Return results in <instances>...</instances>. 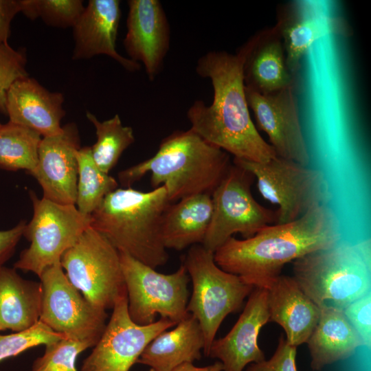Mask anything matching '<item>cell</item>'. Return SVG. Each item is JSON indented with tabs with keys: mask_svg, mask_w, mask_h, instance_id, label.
I'll use <instances>...</instances> for the list:
<instances>
[{
	"mask_svg": "<svg viewBox=\"0 0 371 371\" xmlns=\"http://www.w3.org/2000/svg\"><path fill=\"white\" fill-rule=\"evenodd\" d=\"M247 53L245 43L236 54L211 51L199 58L196 74L210 80L213 100L210 105L194 101L187 117L190 128L208 143L235 159L263 163L277 155L250 116L243 77Z\"/></svg>",
	"mask_w": 371,
	"mask_h": 371,
	"instance_id": "cell-1",
	"label": "cell"
},
{
	"mask_svg": "<svg viewBox=\"0 0 371 371\" xmlns=\"http://www.w3.org/2000/svg\"><path fill=\"white\" fill-rule=\"evenodd\" d=\"M341 240L339 221L328 205H321L300 218L263 227L243 240L229 238L214 253L216 265L254 288L267 289L284 265Z\"/></svg>",
	"mask_w": 371,
	"mask_h": 371,
	"instance_id": "cell-2",
	"label": "cell"
},
{
	"mask_svg": "<svg viewBox=\"0 0 371 371\" xmlns=\"http://www.w3.org/2000/svg\"><path fill=\"white\" fill-rule=\"evenodd\" d=\"M230 166L228 153L191 128L177 130L161 140L153 156L122 170L118 179L129 188L150 174L152 188L165 186L174 203L194 194H212Z\"/></svg>",
	"mask_w": 371,
	"mask_h": 371,
	"instance_id": "cell-3",
	"label": "cell"
},
{
	"mask_svg": "<svg viewBox=\"0 0 371 371\" xmlns=\"http://www.w3.org/2000/svg\"><path fill=\"white\" fill-rule=\"evenodd\" d=\"M170 203L164 186L148 192L117 188L91 214V227L120 252L156 269L168 260L161 229Z\"/></svg>",
	"mask_w": 371,
	"mask_h": 371,
	"instance_id": "cell-4",
	"label": "cell"
},
{
	"mask_svg": "<svg viewBox=\"0 0 371 371\" xmlns=\"http://www.w3.org/2000/svg\"><path fill=\"white\" fill-rule=\"evenodd\" d=\"M293 278L318 306L343 310L370 292L371 244L340 240L293 262Z\"/></svg>",
	"mask_w": 371,
	"mask_h": 371,
	"instance_id": "cell-5",
	"label": "cell"
},
{
	"mask_svg": "<svg viewBox=\"0 0 371 371\" xmlns=\"http://www.w3.org/2000/svg\"><path fill=\"white\" fill-rule=\"evenodd\" d=\"M192 283L187 311L198 320L204 335L203 352L208 357L225 318L239 311L254 287L215 262L214 253L202 245L191 246L182 262Z\"/></svg>",
	"mask_w": 371,
	"mask_h": 371,
	"instance_id": "cell-6",
	"label": "cell"
},
{
	"mask_svg": "<svg viewBox=\"0 0 371 371\" xmlns=\"http://www.w3.org/2000/svg\"><path fill=\"white\" fill-rule=\"evenodd\" d=\"M234 164L250 172L262 197L278 206L276 224L295 221L331 199L330 184L319 169L278 156L263 163L234 158Z\"/></svg>",
	"mask_w": 371,
	"mask_h": 371,
	"instance_id": "cell-7",
	"label": "cell"
},
{
	"mask_svg": "<svg viewBox=\"0 0 371 371\" xmlns=\"http://www.w3.org/2000/svg\"><path fill=\"white\" fill-rule=\"evenodd\" d=\"M30 197L33 216L23 232L30 245L21 251L13 267L39 278L47 268L60 262L63 254L91 227V218L76 205L39 199L32 192Z\"/></svg>",
	"mask_w": 371,
	"mask_h": 371,
	"instance_id": "cell-8",
	"label": "cell"
},
{
	"mask_svg": "<svg viewBox=\"0 0 371 371\" xmlns=\"http://www.w3.org/2000/svg\"><path fill=\"white\" fill-rule=\"evenodd\" d=\"M60 265L69 282L97 308L113 309L126 293L119 251L91 227L63 254Z\"/></svg>",
	"mask_w": 371,
	"mask_h": 371,
	"instance_id": "cell-9",
	"label": "cell"
},
{
	"mask_svg": "<svg viewBox=\"0 0 371 371\" xmlns=\"http://www.w3.org/2000/svg\"><path fill=\"white\" fill-rule=\"evenodd\" d=\"M120 256L128 312L133 322L148 325L159 314L177 324L190 315L187 311L190 277L183 264L175 272L164 274L126 253L120 252Z\"/></svg>",
	"mask_w": 371,
	"mask_h": 371,
	"instance_id": "cell-10",
	"label": "cell"
},
{
	"mask_svg": "<svg viewBox=\"0 0 371 371\" xmlns=\"http://www.w3.org/2000/svg\"><path fill=\"white\" fill-rule=\"evenodd\" d=\"M253 175L234 164L212 192V214L202 245L214 253L234 234L244 239L277 223V212L260 205L253 196Z\"/></svg>",
	"mask_w": 371,
	"mask_h": 371,
	"instance_id": "cell-11",
	"label": "cell"
},
{
	"mask_svg": "<svg viewBox=\"0 0 371 371\" xmlns=\"http://www.w3.org/2000/svg\"><path fill=\"white\" fill-rule=\"evenodd\" d=\"M42 287L39 321L65 338L93 345L100 339L108 315L91 304L69 282L57 262L40 276Z\"/></svg>",
	"mask_w": 371,
	"mask_h": 371,
	"instance_id": "cell-12",
	"label": "cell"
},
{
	"mask_svg": "<svg viewBox=\"0 0 371 371\" xmlns=\"http://www.w3.org/2000/svg\"><path fill=\"white\" fill-rule=\"evenodd\" d=\"M176 324L166 318L148 325L135 324L129 317L125 293L116 300L102 336L83 361L80 371H129L146 346Z\"/></svg>",
	"mask_w": 371,
	"mask_h": 371,
	"instance_id": "cell-13",
	"label": "cell"
},
{
	"mask_svg": "<svg viewBox=\"0 0 371 371\" xmlns=\"http://www.w3.org/2000/svg\"><path fill=\"white\" fill-rule=\"evenodd\" d=\"M249 108L277 156L308 166L310 154L300 122L293 86L262 94L245 87Z\"/></svg>",
	"mask_w": 371,
	"mask_h": 371,
	"instance_id": "cell-14",
	"label": "cell"
},
{
	"mask_svg": "<svg viewBox=\"0 0 371 371\" xmlns=\"http://www.w3.org/2000/svg\"><path fill=\"white\" fill-rule=\"evenodd\" d=\"M80 138L76 124L67 123L54 135L42 137L38 163L32 176L42 188L43 197L51 201L76 205L78 161Z\"/></svg>",
	"mask_w": 371,
	"mask_h": 371,
	"instance_id": "cell-15",
	"label": "cell"
},
{
	"mask_svg": "<svg viewBox=\"0 0 371 371\" xmlns=\"http://www.w3.org/2000/svg\"><path fill=\"white\" fill-rule=\"evenodd\" d=\"M127 32L123 40L129 59L145 68L153 81L161 71L170 49V24L159 0H129Z\"/></svg>",
	"mask_w": 371,
	"mask_h": 371,
	"instance_id": "cell-16",
	"label": "cell"
},
{
	"mask_svg": "<svg viewBox=\"0 0 371 371\" xmlns=\"http://www.w3.org/2000/svg\"><path fill=\"white\" fill-rule=\"evenodd\" d=\"M269 322L267 290L254 288L230 331L213 341L208 357L219 359L223 371H243L250 363L265 360L258 339L260 329Z\"/></svg>",
	"mask_w": 371,
	"mask_h": 371,
	"instance_id": "cell-17",
	"label": "cell"
},
{
	"mask_svg": "<svg viewBox=\"0 0 371 371\" xmlns=\"http://www.w3.org/2000/svg\"><path fill=\"white\" fill-rule=\"evenodd\" d=\"M120 1L89 0L73 28L72 58L82 60L106 55L129 71H137L139 63L120 54L116 39L121 19Z\"/></svg>",
	"mask_w": 371,
	"mask_h": 371,
	"instance_id": "cell-18",
	"label": "cell"
},
{
	"mask_svg": "<svg viewBox=\"0 0 371 371\" xmlns=\"http://www.w3.org/2000/svg\"><path fill=\"white\" fill-rule=\"evenodd\" d=\"M64 96L51 92L30 76L16 80L6 93L9 122L29 128L43 137L59 133L65 115Z\"/></svg>",
	"mask_w": 371,
	"mask_h": 371,
	"instance_id": "cell-19",
	"label": "cell"
},
{
	"mask_svg": "<svg viewBox=\"0 0 371 371\" xmlns=\"http://www.w3.org/2000/svg\"><path fill=\"white\" fill-rule=\"evenodd\" d=\"M269 322L284 330L287 342H307L320 316V307L306 295L293 277L280 275L267 289Z\"/></svg>",
	"mask_w": 371,
	"mask_h": 371,
	"instance_id": "cell-20",
	"label": "cell"
},
{
	"mask_svg": "<svg viewBox=\"0 0 371 371\" xmlns=\"http://www.w3.org/2000/svg\"><path fill=\"white\" fill-rule=\"evenodd\" d=\"M282 41L289 70L295 71L302 57L319 39L331 34L346 31L339 19L328 14L317 3L295 4L289 14L276 25Z\"/></svg>",
	"mask_w": 371,
	"mask_h": 371,
	"instance_id": "cell-21",
	"label": "cell"
},
{
	"mask_svg": "<svg viewBox=\"0 0 371 371\" xmlns=\"http://www.w3.org/2000/svg\"><path fill=\"white\" fill-rule=\"evenodd\" d=\"M243 67L245 87L266 94L293 86L282 41L276 25L262 31L247 42Z\"/></svg>",
	"mask_w": 371,
	"mask_h": 371,
	"instance_id": "cell-22",
	"label": "cell"
},
{
	"mask_svg": "<svg viewBox=\"0 0 371 371\" xmlns=\"http://www.w3.org/2000/svg\"><path fill=\"white\" fill-rule=\"evenodd\" d=\"M306 344L314 371L350 357L363 346L343 310L330 306L320 307L319 321Z\"/></svg>",
	"mask_w": 371,
	"mask_h": 371,
	"instance_id": "cell-23",
	"label": "cell"
},
{
	"mask_svg": "<svg viewBox=\"0 0 371 371\" xmlns=\"http://www.w3.org/2000/svg\"><path fill=\"white\" fill-rule=\"evenodd\" d=\"M204 335L196 318L190 315L172 330L163 331L145 348L137 363L156 371H172L184 363L201 358Z\"/></svg>",
	"mask_w": 371,
	"mask_h": 371,
	"instance_id": "cell-24",
	"label": "cell"
},
{
	"mask_svg": "<svg viewBox=\"0 0 371 371\" xmlns=\"http://www.w3.org/2000/svg\"><path fill=\"white\" fill-rule=\"evenodd\" d=\"M212 214L211 194H199L170 203L161 221V239L166 249L177 251L202 245Z\"/></svg>",
	"mask_w": 371,
	"mask_h": 371,
	"instance_id": "cell-25",
	"label": "cell"
},
{
	"mask_svg": "<svg viewBox=\"0 0 371 371\" xmlns=\"http://www.w3.org/2000/svg\"><path fill=\"white\" fill-rule=\"evenodd\" d=\"M42 287L40 282L22 278L15 268L0 269V332L27 330L38 321Z\"/></svg>",
	"mask_w": 371,
	"mask_h": 371,
	"instance_id": "cell-26",
	"label": "cell"
},
{
	"mask_svg": "<svg viewBox=\"0 0 371 371\" xmlns=\"http://www.w3.org/2000/svg\"><path fill=\"white\" fill-rule=\"evenodd\" d=\"M42 136L25 126L8 122L0 126V169L25 170L31 175L38 163Z\"/></svg>",
	"mask_w": 371,
	"mask_h": 371,
	"instance_id": "cell-27",
	"label": "cell"
},
{
	"mask_svg": "<svg viewBox=\"0 0 371 371\" xmlns=\"http://www.w3.org/2000/svg\"><path fill=\"white\" fill-rule=\"evenodd\" d=\"M86 115L94 126L97 137L91 146L93 159L102 172L109 174L124 151L135 142L133 128L124 126L118 114L103 122L90 112Z\"/></svg>",
	"mask_w": 371,
	"mask_h": 371,
	"instance_id": "cell-28",
	"label": "cell"
},
{
	"mask_svg": "<svg viewBox=\"0 0 371 371\" xmlns=\"http://www.w3.org/2000/svg\"><path fill=\"white\" fill-rule=\"evenodd\" d=\"M76 157L78 170L76 206L82 214L91 215L105 196L117 188L118 183L97 166L91 146L80 148Z\"/></svg>",
	"mask_w": 371,
	"mask_h": 371,
	"instance_id": "cell-29",
	"label": "cell"
},
{
	"mask_svg": "<svg viewBox=\"0 0 371 371\" xmlns=\"http://www.w3.org/2000/svg\"><path fill=\"white\" fill-rule=\"evenodd\" d=\"M28 19L41 18L49 26L73 27L85 10L82 0H21Z\"/></svg>",
	"mask_w": 371,
	"mask_h": 371,
	"instance_id": "cell-30",
	"label": "cell"
},
{
	"mask_svg": "<svg viewBox=\"0 0 371 371\" xmlns=\"http://www.w3.org/2000/svg\"><path fill=\"white\" fill-rule=\"evenodd\" d=\"M91 347L89 342L67 338L45 345L44 354L34 361L32 371H78L77 357Z\"/></svg>",
	"mask_w": 371,
	"mask_h": 371,
	"instance_id": "cell-31",
	"label": "cell"
},
{
	"mask_svg": "<svg viewBox=\"0 0 371 371\" xmlns=\"http://www.w3.org/2000/svg\"><path fill=\"white\" fill-rule=\"evenodd\" d=\"M65 338L53 331L41 321L31 328L10 335H0V362L17 356L25 350L40 346L47 345Z\"/></svg>",
	"mask_w": 371,
	"mask_h": 371,
	"instance_id": "cell-32",
	"label": "cell"
},
{
	"mask_svg": "<svg viewBox=\"0 0 371 371\" xmlns=\"http://www.w3.org/2000/svg\"><path fill=\"white\" fill-rule=\"evenodd\" d=\"M27 58L24 49L0 44V111L5 114L6 93L16 80L27 78Z\"/></svg>",
	"mask_w": 371,
	"mask_h": 371,
	"instance_id": "cell-33",
	"label": "cell"
},
{
	"mask_svg": "<svg viewBox=\"0 0 371 371\" xmlns=\"http://www.w3.org/2000/svg\"><path fill=\"white\" fill-rule=\"evenodd\" d=\"M297 347L290 345L281 335L277 348L268 360L248 365L243 371H297L296 366Z\"/></svg>",
	"mask_w": 371,
	"mask_h": 371,
	"instance_id": "cell-34",
	"label": "cell"
},
{
	"mask_svg": "<svg viewBox=\"0 0 371 371\" xmlns=\"http://www.w3.org/2000/svg\"><path fill=\"white\" fill-rule=\"evenodd\" d=\"M344 313L360 336L363 346L371 345V292L343 309Z\"/></svg>",
	"mask_w": 371,
	"mask_h": 371,
	"instance_id": "cell-35",
	"label": "cell"
},
{
	"mask_svg": "<svg viewBox=\"0 0 371 371\" xmlns=\"http://www.w3.org/2000/svg\"><path fill=\"white\" fill-rule=\"evenodd\" d=\"M25 221H20L11 229L0 230V269L12 257L17 244L23 236Z\"/></svg>",
	"mask_w": 371,
	"mask_h": 371,
	"instance_id": "cell-36",
	"label": "cell"
},
{
	"mask_svg": "<svg viewBox=\"0 0 371 371\" xmlns=\"http://www.w3.org/2000/svg\"><path fill=\"white\" fill-rule=\"evenodd\" d=\"M19 12L21 0H0V44H8L11 22Z\"/></svg>",
	"mask_w": 371,
	"mask_h": 371,
	"instance_id": "cell-37",
	"label": "cell"
},
{
	"mask_svg": "<svg viewBox=\"0 0 371 371\" xmlns=\"http://www.w3.org/2000/svg\"><path fill=\"white\" fill-rule=\"evenodd\" d=\"M223 366L221 361L205 367H196L192 363H184L176 367L172 371H223Z\"/></svg>",
	"mask_w": 371,
	"mask_h": 371,
	"instance_id": "cell-38",
	"label": "cell"
},
{
	"mask_svg": "<svg viewBox=\"0 0 371 371\" xmlns=\"http://www.w3.org/2000/svg\"><path fill=\"white\" fill-rule=\"evenodd\" d=\"M148 371H156V370H155L153 369V368H150Z\"/></svg>",
	"mask_w": 371,
	"mask_h": 371,
	"instance_id": "cell-39",
	"label": "cell"
},
{
	"mask_svg": "<svg viewBox=\"0 0 371 371\" xmlns=\"http://www.w3.org/2000/svg\"><path fill=\"white\" fill-rule=\"evenodd\" d=\"M1 124H2L0 122V126H1Z\"/></svg>",
	"mask_w": 371,
	"mask_h": 371,
	"instance_id": "cell-40",
	"label": "cell"
}]
</instances>
